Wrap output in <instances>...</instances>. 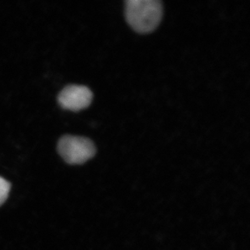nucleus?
<instances>
[{"mask_svg":"<svg viewBox=\"0 0 250 250\" xmlns=\"http://www.w3.org/2000/svg\"><path fill=\"white\" fill-rule=\"evenodd\" d=\"M125 14L128 23L135 31L149 33L161 22L163 7L159 0H127Z\"/></svg>","mask_w":250,"mask_h":250,"instance_id":"1","label":"nucleus"},{"mask_svg":"<svg viewBox=\"0 0 250 250\" xmlns=\"http://www.w3.org/2000/svg\"><path fill=\"white\" fill-rule=\"evenodd\" d=\"M58 151L70 165H81L94 156L96 146L87 138L67 135L59 139Z\"/></svg>","mask_w":250,"mask_h":250,"instance_id":"2","label":"nucleus"},{"mask_svg":"<svg viewBox=\"0 0 250 250\" xmlns=\"http://www.w3.org/2000/svg\"><path fill=\"white\" fill-rule=\"evenodd\" d=\"M92 92L83 85H68L59 95V102L62 108L73 111L85 109L92 102Z\"/></svg>","mask_w":250,"mask_h":250,"instance_id":"3","label":"nucleus"},{"mask_svg":"<svg viewBox=\"0 0 250 250\" xmlns=\"http://www.w3.org/2000/svg\"><path fill=\"white\" fill-rule=\"evenodd\" d=\"M11 185L7 180L0 177V206L2 205L9 195Z\"/></svg>","mask_w":250,"mask_h":250,"instance_id":"4","label":"nucleus"}]
</instances>
